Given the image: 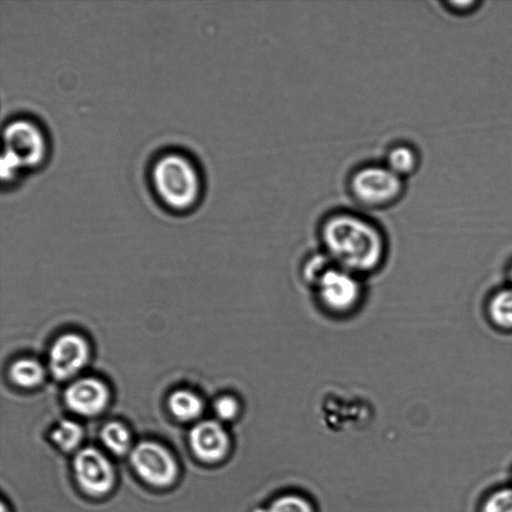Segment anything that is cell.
<instances>
[{
    "label": "cell",
    "instance_id": "6da1fadb",
    "mask_svg": "<svg viewBox=\"0 0 512 512\" xmlns=\"http://www.w3.org/2000/svg\"><path fill=\"white\" fill-rule=\"evenodd\" d=\"M319 234L331 262L352 273H369L384 260L386 241L381 228L357 211L330 212L323 218Z\"/></svg>",
    "mask_w": 512,
    "mask_h": 512
},
{
    "label": "cell",
    "instance_id": "7a4b0ae2",
    "mask_svg": "<svg viewBox=\"0 0 512 512\" xmlns=\"http://www.w3.org/2000/svg\"><path fill=\"white\" fill-rule=\"evenodd\" d=\"M151 184L158 198L169 208L185 210L202 192V177L193 160L179 151L160 154L151 167Z\"/></svg>",
    "mask_w": 512,
    "mask_h": 512
},
{
    "label": "cell",
    "instance_id": "3957f363",
    "mask_svg": "<svg viewBox=\"0 0 512 512\" xmlns=\"http://www.w3.org/2000/svg\"><path fill=\"white\" fill-rule=\"evenodd\" d=\"M1 176L11 181L22 169L39 166L47 154V139L39 124L29 118L9 120L3 128Z\"/></svg>",
    "mask_w": 512,
    "mask_h": 512
},
{
    "label": "cell",
    "instance_id": "277c9868",
    "mask_svg": "<svg viewBox=\"0 0 512 512\" xmlns=\"http://www.w3.org/2000/svg\"><path fill=\"white\" fill-rule=\"evenodd\" d=\"M406 190V180L382 161H367L354 167L347 177L351 198L368 209H381L398 202Z\"/></svg>",
    "mask_w": 512,
    "mask_h": 512
},
{
    "label": "cell",
    "instance_id": "5b68a950",
    "mask_svg": "<svg viewBox=\"0 0 512 512\" xmlns=\"http://www.w3.org/2000/svg\"><path fill=\"white\" fill-rule=\"evenodd\" d=\"M359 275L329 264L312 283L322 308L334 315L354 311L363 296Z\"/></svg>",
    "mask_w": 512,
    "mask_h": 512
},
{
    "label": "cell",
    "instance_id": "8992f818",
    "mask_svg": "<svg viewBox=\"0 0 512 512\" xmlns=\"http://www.w3.org/2000/svg\"><path fill=\"white\" fill-rule=\"evenodd\" d=\"M130 462L142 480L156 487H166L177 477L174 456L154 441H143L134 446L130 451Z\"/></svg>",
    "mask_w": 512,
    "mask_h": 512
},
{
    "label": "cell",
    "instance_id": "52a82bcc",
    "mask_svg": "<svg viewBox=\"0 0 512 512\" xmlns=\"http://www.w3.org/2000/svg\"><path fill=\"white\" fill-rule=\"evenodd\" d=\"M73 472L81 489L94 496L108 493L115 482V472L110 460L94 447H86L76 453Z\"/></svg>",
    "mask_w": 512,
    "mask_h": 512
},
{
    "label": "cell",
    "instance_id": "ba28073f",
    "mask_svg": "<svg viewBox=\"0 0 512 512\" xmlns=\"http://www.w3.org/2000/svg\"><path fill=\"white\" fill-rule=\"evenodd\" d=\"M89 348L84 338L68 333L59 337L50 349L49 367L56 379L74 376L86 364Z\"/></svg>",
    "mask_w": 512,
    "mask_h": 512
},
{
    "label": "cell",
    "instance_id": "9c48e42d",
    "mask_svg": "<svg viewBox=\"0 0 512 512\" xmlns=\"http://www.w3.org/2000/svg\"><path fill=\"white\" fill-rule=\"evenodd\" d=\"M229 443L226 430L215 420L201 421L189 433L191 450L205 462L221 460L228 451Z\"/></svg>",
    "mask_w": 512,
    "mask_h": 512
},
{
    "label": "cell",
    "instance_id": "30bf717a",
    "mask_svg": "<svg viewBox=\"0 0 512 512\" xmlns=\"http://www.w3.org/2000/svg\"><path fill=\"white\" fill-rule=\"evenodd\" d=\"M65 403L73 412L82 416H95L102 412L109 399L105 384L95 378H82L73 382L65 391Z\"/></svg>",
    "mask_w": 512,
    "mask_h": 512
},
{
    "label": "cell",
    "instance_id": "8fae6325",
    "mask_svg": "<svg viewBox=\"0 0 512 512\" xmlns=\"http://www.w3.org/2000/svg\"><path fill=\"white\" fill-rule=\"evenodd\" d=\"M382 162L396 175L406 180L419 169L421 153L413 143L397 141L387 148Z\"/></svg>",
    "mask_w": 512,
    "mask_h": 512
},
{
    "label": "cell",
    "instance_id": "7c38bea8",
    "mask_svg": "<svg viewBox=\"0 0 512 512\" xmlns=\"http://www.w3.org/2000/svg\"><path fill=\"white\" fill-rule=\"evenodd\" d=\"M168 405L172 414L183 421L197 418L203 410L201 399L188 390H178L172 393Z\"/></svg>",
    "mask_w": 512,
    "mask_h": 512
},
{
    "label": "cell",
    "instance_id": "4fadbf2b",
    "mask_svg": "<svg viewBox=\"0 0 512 512\" xmlns=\"http://www.w3.org/2000/svg\"><path fill=\"white\" fill-rule=\"evenodd\" d=\"M103 445L114 455H124L131 451V434L120 422L105 424L100 432Z\"/></svg>",
    "mask_w": 512,
    "mask_h": 512
},
{
    "label": "cell",
    "instance_id": "5bb4252c",
    "mask_svg": "<svg viewBox=\"0 0 512 512\" xmlns=\"http://www.w3.org/2000/svg\"><path fill=\"white\" fill-rule=\"evenodd\" d=\"M10 376L17 385L31 388L42 382L44 369L33 359H20L12 364Z\"/></svg>",
    "mask_w": 512,
    "mask_h": 512
},
{
    "label": "cell",
    "instance_id": "9a60e30c",
    "mask_svg": "<svg viewBox=\"0 0 512 512\" xmlns=\"http://www.w3.org/2000/svg\"><path fill=\"white\" fill-rule=\"evenodd\" d=\"M83 436L82 427L68 419L60 421L51 432L52 441L65 452L75 450L82 442Z\"/></svg>",
    "mask_w": 512,
    "mask_h": 512
},
{
    "label": "cell",
    "instance_id": "2e32d148",
    "mask_svg": "<svg viewBox=\"0 0 512 512\" xmlns=\"http://www.w3.org/2000/svg\"><path fill=\"white\" fill-rule=\"evenodd\" d=\"M490 315L502 327H512V288L499 292L491 301Z\"/></svg>",
    "mask_w": 512,
    "mask_h": 512
},
{
    "label": "cell",
    "instance_id": "e0dca14e",
    "mask_svg": "<svg viewBox=\"0 0 512 512\" xmlns=\"http://www.w3.org/2000/svg\"><path fill=\"white\" fill-rule=\"evenodd\" d=\"M268 512H313L311 504L303 497L289 494L275 499Z\"/></svg>",
    "mask_w": 512,
    "mask_h": 512
},
{
    "label": "cell",
    "instance_id": "ac0fdd59",
    "mask_svg": "<svg viewBox=\"0 0 512 512\" xmlns=\"http://www.w3.org/2000/svg\"><path fill=\"white\" fill-rule=\"evenodd\" d=\"M240 411L238 400L230 395H224L218 398L214 403V412L222 421L233 420Z\"/></svg>",
    "mask_w": 512,
    "mask_h": 512
},
{
    "label": "cell",
    "instance_id": "d6986e66",
    "mask_svg": "<svg viewBox=\"0 0 512 512\" xmlns=\"http://www.w3.org/2000/svg\"><path fill=\"white\" fill-rule=\"evenodd\" d=\"M483 512H512V489H503L492 495Z\"/></svg>",
    "mask_w": 512,
    "mask_h": 512
},
{
    "label": "cell",
    "instance_id": "ffe728a7",
    "mask_svg": "<svg viewBox=\"0 0 512 512\" xmlns=\"http://www.w3.org/2000/svg\"><path fill=\"white\" fill-rule=\"evenodd\" d=\"M443 5L450 13L464 16L474 13L481 2L478 0H446Z\"/></svg>",
    "mask_w": 512,
    "mask_h": 512
},
{
    "label": "cell",
    "instance_id": "44dd1931",
    "mask_svg": "<svg viewBox=\"0 0 512 512\" xmlns=\"http://www.w3.org/2000/svg\"><path fill=\"white\" fill-rule=\"evenodd\" d=\"M511 279H512V272H511Z\"/></svg>",
    "mask_w": 512,
    "mask_h": 512
}]
</instances>
